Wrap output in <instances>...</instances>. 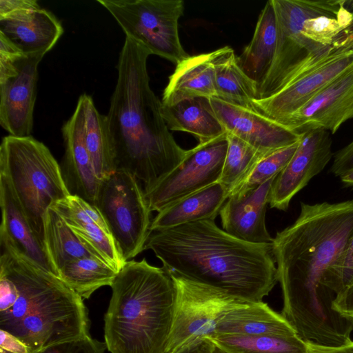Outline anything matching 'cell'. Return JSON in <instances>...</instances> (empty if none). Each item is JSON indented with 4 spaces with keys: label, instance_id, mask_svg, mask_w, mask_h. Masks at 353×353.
<instances>
[{
    "label": "cell",
    "instance_id": "obj_1",
    "mask_svg": "<svg viewBox=\"0 0 353 353\" xmlns=\"http://www.w3.org/2000/svg\"><path fill=\"white\" fill-rule=\"evenodd\" d=\"M353 236V199L301 202L296 219L277 232L272 251L283 295L281 314L306 343H350L353 319L332 306L329 276Z\"/></svg>",
    "mask_w": 353,
    "mask_h": 353
},
{
    "label": "cell",
    "instance_id": "obj_2",
    "mask_svg": "<svg viewBox=\"0 0 353 353\" xmlns=\"http://www.w3.org/2000/svg\"><path fill=\"white\" fill-rule=\"evenodd\" d=\"M145 250L169 273L252 302L263 301L278 282L272 244L240 240L213 219L150 230Z\"/></svg>",
    "mask_w": 353,
    "mask_h": 353
},
{
    "label": "cell",
    "instance_id": "obj_3",
    "mask_svg": "<svg viewBox=\"0 0 353 353\" xmlns=\"http://www.w3.org/2000/svg\"><path fill=\"white\" fill-rule=\"evenodd\" d=\"M150 51L125 37L117 65L118 77L106 117L116 170L134 176L147 190L185 159L188 150L175 141L161 112V101L150 85Z\"/></svg>",
    "mask_w": 353,
    "mask_h": 353
},
{
    "label": "cell",
    "instance_id": "obj_4",
    "mask_svg": "<svg viewBox=\"0 0 353 353\" xmlns=\"http://www.w3.org/2000/svg\"><path fill=\"white\" fill-rule=\"evenodd\" d=\"M0 329L32 353L89 334L83 299L59 276L0 241Z\"/></svg>",
    "mask_w": 353,
    "mask_h": 353
},
{
    "label": "cell",
    "instance_id": "obj_5",
    "mask_svg": "<svg viewBox=\"0 0 353 353\" xmlns=\"http://www.w3.org/2000/svg\"><path fill=\"white\" fill-rule=\"evenodd\" d=\"M105 315L111 353H168L176 290L168 272L145 259L128 261L118 272Z\"/></svg>",
    "mask_w": 353,
    "mask_h": 353
},
{
    "label": "cell",
    "instance_id": "obj_6",
    "mask_svg": "<svg viewBox=\"0 0 353 353\" xmlns=\"http://www.w3.org/2000/svg\"><path fill=\"white\" fill-rule=\"evenodd\" d=\"M0 174L9 182L32 230L43 242L48 209L71 194L58 162L48 148L32 136L9 134L0 145Z\"/></svg>",
    "mask_w": 353,
    "mask_h": 353
},
{
    "label": "cell",
    "instance_id": "obj_7",
    "mask_svg": "<svg viewBox=\"0 0 353 353\" xmlns=\"http://www.w3.org/2000/svg\"><path fill=\"white\" fill-rule=\"evenodd\" d=\"M274 8L277 41L272 65L258 88V99L269 97L333 54L332 46L306 38L304 21L321 15L336 17L341 0H272Z\"/></svg>",
    "mask_w": 353,
    "mask_h": 353
},
{
    "label": "cell",
    "instance_id": "obj_8",
    "mask_svg": "<svg viewBox=\"0 0 353 353\" xmlns=\"http://www.w3.org/2000/svg\"><path fill=\"white\" fill-rule=\"evenodd\" d=\"M129 37L176 65L190 55L179 34L182 0H97Z\"/></svg>",
    "mask_w": 353,
    "mask_h": 353
},
{
    "label": "cell",
    "instance_id": "obj_9",
    "mask_svg": "<svg viewBox=\"0 0 353 353\" xmlns=\"http://www.w3.org/2000/svg\"><path fill=\"white\" fill-rule=\"evenodd\" d=\"M94 205L104 218L125 262L144 250L152 212L134 176L115 170L101 180Z\"/></svg>",
    "mask_w": 353,
    "mask_h": 353
},
{
    "label": "cell",
    "instance_id": "obj_10",
    "mask_svg": "<svg viewBox=\"0 0 353 353\" xmlns=\"http://www.w3.org/2000/svg\"><path fill=\"white\" fill-rule=\"evenodd\" d=\"M176 290L175 310L168 353L199 338H210L221 319L249 301L219 288L169 273Z\"/></svg>",
    "mask_w": 353,
    "mask_h": 353
},
{
    "label": "cell",
    "instance_id": "obj_11",
    "mask_svg": "<svg viewBox=\"0 0 353 353\" xmlns=\"http://www.w3.org/2000/svg\"><path fill=\"white\" fill-rule=\"evenodd\" d=\"M228 149L227 132L199 143L175 169L144 190L151 212L163 210L178 201L219 182Z\"/></svg>",
    "mask_w": 353,
    "mask_h": 353
},
{
    "label": "cell",
    "instance_id": "obj_12",
    "mask_svg": "<svg viewBox=\"0 0 353 353\" xmlns=\"http://www.w3.org/2000/svg\"><path fill=\"white\" fill-rule=\"evenodd\" d=\"M301 133L293 157L273 183L270 201L272 208L287 210L292 198L333 158L330 132L315 128Z\"/></svg>",
    "mask_w": 353,
    "mask_h": 353
},
{
    "label": "cell",
    "instance_id": "obj_13",
    "mask_svg": "<svg viewBox=\"0 0 353 353\" xmlns=\"http://www.w3.org/2000/svg\"><path fill=\"white\" fill-rule=\"evenodd\" d=\"M353 119V65L345 70L280 124L301 133L323 129L332 134Z\"/></svg>",
    "mask_w": 353,
    "mask_h": 353
},
{
    "label": "cell",
    "instance_id": "obj_14",
    "mask_svg": "<svg viewBox=\"0 0 353 353\" xmlns=\"http://www.w3.org/2000/svg\"><path fill=\"white\" fill-rule=\"evenodd\" d=\"M353 65V50L331 54L276 94L253 101L254 110L281 123L336 77Z\"/></svg>",
    "mask_w": 353,
    "mask_h": 353
},
{
    "label": "cell",
    "instance_id": "obj_15",
    "mask_svg": "<svg viewBox=\"0 0 353 353\" xmlns=\"http://www.w3.org/2000/svg\"><path fill=\"white\" fill-rule=\"evenodd\" d=\"M46 52L26 54L17 73L0 83V124L10 135L29 137L33 129L38 65Z\"/></svg>",
    "mask_w": 353,
    "mask_h": 353
},
{
    "label": "cell",
    "instance_id": "obj_16",
    "mask_svg": "<svg viewBox=\"0 0 353 353\" xmlns=\"http://www.w3.org/2000/svg\"><path fill=\"white\" fill-rule=\"evenodd\" d=\"M210 101L225 131L261 152H272L298 142L301 138V133L256 111L215 97Z\"/></svg>",
    "mask_w": 353,
    "mask_h": 353
},
{
    "label": "cell",
    "instance_id": "obj_17",
    "mask_svg": "<svg viewBox=\"0 0 353 353\" xmlns=\"http://www.w3.org/2000/svg\"><path fill=\"white\" fill-rule=\"evenodd\" d=\"M276 176L254 188L230 194L219 212L223 230L245 242L272 244L273 238L267 230L265 219Z\"/></svg>",
    "mask_w": 353,
    "mask_h": 353
},
{
    "label": "cell",
    "instance_id": "obj_18",
    "mask_svg": "<svg viewBox=\"0 0 353 353\" xmlns=\"http://www.w3.org/2000/svg\"><path fill=\"white\" fill-rule=\"evenodd\" d=\"M101 260L119 272L125 264L109 228L98 209L70 194L51 206Z\"/></svg>",
    "mask_w": 353,
    "mask_h": 353
},
{
    "label": "cell",
    "instance_id": "obj_19",
    "mask_svg": "<svg viewBox=\"0 0 353 353\" xmlns=\"http://www.w3.org/2000/svg\"><path fill=\"white\" fill-rule=\"evenodd\" d=\"M65 147L63 174L71 194L94 205L101 180L86 148L81 105L61 128Z\"/></svg>",
    "mask_w": 353,
    "mask_h": 353
},
{
    "label": "cell",
    "instance_id": "obj_20",
    "mask_svg": "<svg viewBox=\"0 0 353 353\" xmlns=\"http://www.w3.org/2000/svg\"><path fill=\"white\" fill-rule=\"evenodd\" d=\"M0 206V241L8 243L36 265L59 276L48 257L43 242L32 230L9 182L1 174Z\"/></svg>",
    "mask_w": 353,
    "mask_h": 353
},
{
    "label": "cell",
    "instance_id": "obj_21",
    "mask_svg": "<svg viewBox=\"0 0 353 353\" xmlns=\"http://www.w3.org/2000/svg\"><path fill=\"white\" fill-rule=\"evenodd\" d=\"M0 24V32L26 54L47 53L63 33L57 18L41 8L1 20Z\"/></svg>",
    "mask_w": 353,
    "mask_h": 353
},
{
    "label": "cell",
    "instance_id": "obj_22",
    "mask_svg": "<svg viewBox=\"0 0 353 353\" xmlns=\"http://www.w3.org/2000/svg\"><path fill=\"white\" fill-rule=\"evenodd\" d=\"M196 97H216L211 52L189 56L176 65L161 100L163 105Z\"/></svg>",
    "mask_w": 353,
    "mask_h": 353
},
{
    "label": "cell",
    "instance_id": "obj_23",
    "mask_svg": "<svg viewBox=\"0 0 353 353\" xmlns=\"http://www.w3.org/2000/svg\"><path fill=\"white\" fill-rule=\"evenodd\" d=\"M229 195L219 183L196 192L159 212L150 230L167 229L194 221L213 219Z\"/></svg>",
    "mask_w": 353,
    "mask_h": 353
},
{
    "label": "cell",
    "instance_id": "obj_24",
    "mask_svg": "<svg viewBox=\"0 0 353 353\" xmlns=\"http://www.w3.org/2000/svg\"><path fill=\"white\" fill-rule=\"evenodd\" d=\"M223 334L297 335L281 314L263 301L251 302L228 312L217 324L214 336Z\"/></svg>",
    "mask_w": 353,
    "mask_h": 353
},
{
    "label": "cell",
    "instance_id": "obj_25",
    "mask_svg": "<svg viewBox=\"0 0 353 353\" xmlns=\"http://www.w3.org/2000/svg\"><path fill=\"white\" fill-rule=\"evenodd\" d=\"M161 112L169 130L192 134L199 143L207 142L227 132L208 98L187 99L170 105L161 103Z\"/></svg>",
    "mask_w": 353,
    "mask_h": 353
},
{
    "label": "cell",
    "instance_id": "obj_26",
    "mask_svg": "<svg viewBox=\"0 0 353 353\" xmlns=\"http://www.w3.org/2000/svg\"><path fill=\"white\" fill-rule=\"evenodd\" d=\"M217 99L254 111L258 86L241 69L234 50L225 46L211 52Z\"/></svg>",
    "mask_w": 353,
    "mask_h": 353
},
{
    "label": "cell",
    "instance_id": "obj_27",
    "mask_svg": "<svg viewBox=\"0 0 353 353\" xmlns=\"http://www.w3.org/2000/svg\"><path fill=\"white\" fill-rule=\"evenodd\" d=\"M277 41V26L272 1L262 9L249 44L237 57L243 71L257 84L265 78L274 59Z\"/></svg>",
    "mask_w": 353,
    "mask_h": 353
},
{
    "label": "cell",
    "instance_id": "obj_28",
    "mask_svg": "<svg viewBox=\"0 0 353 353\" xmlns=\"http://www.w3.org/2000/svg\"><path fill=\"white\" fill-rule=\"evenodd\" d=\"M77 102L82 108L85 143L97 175L102 180L116 170L106 117L97 110L90 95L82 94Z\"/></svg>",
    "mask_w": 353,
    "mask_h": 353
},
{
    "label": "cell",
    "instance_id": "obj_29",
    "mask_svg": "<svg viewBox=\"0 0 353 353\" xmlns=\"http://www.w3.org/2000/svg\"><path fill=\"white\" fill-rule=\"evenodd\" d=\"M43 243L58 274L59 271L70 262L88 256L99 258L52 207L48 209L44 216Z\"/></svg>",
    "mask_w": 353,
    "mask_h": 353
},
{
    "label": "cell",
    "instance_id": "obj_30",
    "mask_svg": "<svg viewBox=\"0 0 353 353\" xmlns=\"http://www.w3.org/2000/svg\"><path fill=\"white\" fill-rule=\"evenodd\" d=\"M210 339L225 353H307L297 335H216Z\"/></svg>",
    "mask_w": 353,
    "mask_h": 353
},
{
    "label": "cell",
    "instance_id": "obj_31",
    "mask_svg": "<svg viewBox=\"0 0 353 353\" xmlns=\"http://www.w3.org/2000/svg\"><path fill=\"white\" fill-rule=\"evenodd\" d=\"M117 273L101 259L88 256L67 263L59 271V276L83 299L103 286H111Z\"/></svg>",
    "mask_w": 353,
    "mask_h": 353
},
{
    "label": "cell",
    "instance_id": "obj_32",
    "mask_svg": "<svg viewBox=\"0 0 353 353\" xmlns=\"http://www.w3.org/2000/svg\"><path fill=\"white\" fill-rule=\"evenodd\" d=\"M227 138L228 149L219 183L230 195L245 182L257 163L269 153L261 152L228 132Z\"/></svg>",
    "mask_w": 353,
    "mask_h": 353
},
{
    "label": "cell",
    "instance_id": "obj_33",
    "mask_svg": "<svg viewBox=\"0 0 353 353\" xmlns=\"http://www.w3.org/2000/svg\"><path fill=\"white\" fill-rule=\"evenodd\" d=\"M299 142V141L263 157L255 165L245 182L232 193L254 188L278 175L293 157Z\"/></svg>",
    "mask_w": 353,
    "mask_h": 353
},
{
    "label": "cell",
    "instance_id": "obj_34",
    "mask_svg": "<svg viewBox=\"0 0 353 353\" xmlns=\"http://www.w3.org/2000/svg\"><path fill=\"white\" fill-rule=\"evenodd\" d=\"M347 28L337 17L321 15L306 19L302 32L306 38L316 43L332 46L336 37Z\"/></svg>",
    "mask_w": 353,
    "mask_h": 353
},
{
    "label": "cell",
    "instance_id": "obj_35",
    "mask_svg": "<svg viewBox=\"0 0 353 353\" xmlns=\"http://www.w3.org/2000/svg\"><path fill=\"white\" fill-rule=\"evenodd\" d=\"M353 285V236L341 258L330 271L329 286L336 297Z\"/></svg>",
    "mask_w": 353,
    "mask_h": 353
},
{
    "label": "cell",
    "instance_id": "obj_36",
    "mask_svg": "<svg viewBox=\"0 0 353 353\" xmlns=\"http://www.w3.org/2000/svg\"><path fill=\"white\" fill-rule=\"evenodd\" d=\"M105 348V343L87 335L50 345L37 353H104Z\"/></svg>",
    "mask_w": 353,
    "mask_h": 353
},
{
    "label": "cell",
    "instance_id": "obj_37",
    "mask_svg": "<svg viewBox=\"0 0 353 353\" xmlns=\"http://www.w3.org/2000/svg\"><path fill=\"white\" fill-rule=\"evenodd\" d=\"M19 48L0 32V83L18 72V61L24 57Z\"/></svg>",
    "mask_w": 353,
    "mask_h": 353
},
{
    "label": "cell",
    "instance_id": "obj_38",
    "mask_svg": "<svg viewBox=\"0 0 353 353\" xmlns=\"http://www.w3.org/2000/svg\"><path fill=\"white\" fill-rule=\"evenodd\" d=\"M39 8L36 0H1L0 21Z\"/></svg>",
    "mask_w": 353,
    "mask_h": 353
},
{
    "label": "cell",
    "instance_id": "obj_39",
    "mask_svg": "<svg viewBox=\"0 0 353 353\" xmlns=\"http://www.w3.org/2000/svg\"><path fill=\"white\" fill-rule=\"evenodd\" d=\"M353 170V141L340 149L333 156L330 172L335 176H341Z\"/></svg>",
    "mask_w": 353,
    "mask_h": 353
},
{
    "label": "cell",
    "instance_id": "obj_40",
    "mask_svg": "<svg viewBox=\"0 0 353 353\" xmlns=\"http://www.w3.org/2000/svg\"><path fill=\"white\" fill-rule=\"evenodd\" d=\"M216 345L208 338H199L190 341L172 353H214Z\"/></svg>",
    "mask_w": 353,
    "mask_h": 353
},
{
    "label": "cell",
    "instance_id": "obj_41",
    "mask_svg": "<svg viewBox=\"0 0 353 353\" xmlns=\"http://www.w3.org/2000/svg\"><path fill=\"white\" fill-rule=\"evenodd\" d=\"M332 306L341 315L353 319V285L337 296L333 301Z\"/></svg>",
    "mask_w": 353,
    "mask_h": 353
},
{
    "label": "cell",
    "instance_id": "obj_42",
    "mask_svg": "<svg viewBox=\"0 0 353 353\" xmlns=\"http://www.w3.org/2000/svg\"><path fill=\"white\" fill-rule=\"evenodd\" d=\"M0 348L13 353H32L18 338L0 329Z\"/></svg>",
    "mask_w": 353,
    "mask_h": 353
},
{
    "label": "cell",
    "instance_id": "obj_43",
    "mask_svg": "<svg viewBox=\"0 0 353 353\" xmlns=\"http://www.w3.org/2000/svg\"><path fill=\"white\" fill-rule=\"evenodd\" d=\"M332 48L333 54L353 50V23L336 37Z\"/></svg>",
    "mask_w": 353,
    "mask_h": 353
},
{
    "label": "cell",
    "instance_id": "obj_44",
    "mask_svg": "<svg viewBox=\"0 0 353 353\" xmlns=\"http://www.w3.org/2000/svg\"><path fill=\"white\" fill-rule=\"evenodd\" d=\"M306 344L307 353H353V341L350 343L337 347L323 346L309 342Z\"/></svg>",
    "mask_w": 353,
    "mask_h": 353
},
{
    "label": "cell",
    "instance_id": "obj_45",
    "mask_svg": "<svg viewBox=\"0 0 353 353\" xmlns=\"http://www.w3.org/2000/svg\"><path fill=\"white\" fill-rule=\"evenodd\" d=\"M339 178L344 187L353 188V170Z\"/></svg>",
    "mask_w": 353,
    "mask_h": 353
},
{
    "label": "cell",
    "instance_id": "obj_46",
    "mask_svg": "<svg viewBox=\"0 0 353 353\" xmlns=\"http://www.w3.org/2000/svg\"><path fill=\"white\" fill-rule=\"evenodd\" d=\"M214 353H225V352L216 346Z\"/></svg>",
    "mask_w": 353,
    "mask_h": 353
},
{
    "label": "cell",
    "instance_id": "obj_47",
    "mask_svg": "<svg viewBox=\"0 0 353 353\" xmlns=\"http://www.w3.org/2000/svg\"><path fill=\"white\" fill-rule=\"evenodd\" d=\"M0 353H13V352H8L6 350H4L0 348Z\"/></svg>",
    "mask_w": 353,
    "mask_h": 353
}]
</instances>
